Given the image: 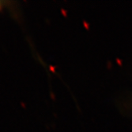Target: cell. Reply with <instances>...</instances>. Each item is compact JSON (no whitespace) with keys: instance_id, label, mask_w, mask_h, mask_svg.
I'll list each match as a JSON object with an SVG mask.
<instances>
[{"instance_id":"1","label":"cell","mask_w":132,"mask_h":132,"mask_svg":"<svg viewBox=\"0 0 132 132\" xmlns=\"http://www.w3.org/2000/svg\"><path fill=\"white\" fill-rule=\"evenodd\" d=\"M3 3H2V2H0V10H1V9L3 8Z\"/></svg>"}]
</instances>
